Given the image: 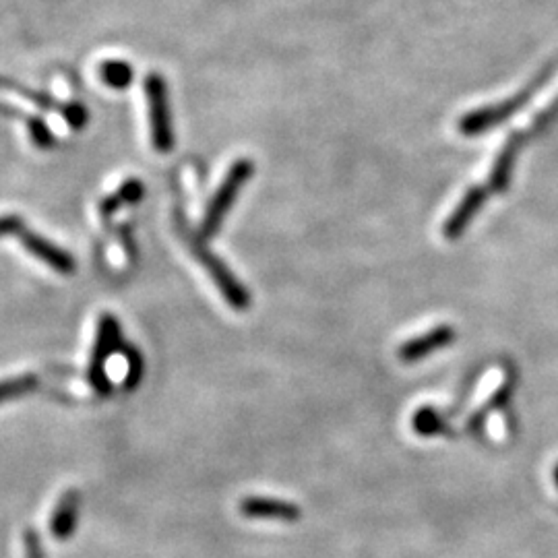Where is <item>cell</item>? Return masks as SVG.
Listing matches in <instances>:
<instances>
[{
  "mask_svg": "<svg viewBox=\"0 0 558 558\" xmlns=\"http://www.w3.org/2000/svg\"><path fill=\"white\" fill-rule=\"evenodd\" d=\"M0 89L11 91L13 96H19V98L31 102V104L38 106V108L58 112L62 118H65V120L71 124L73 129H83V127H85L87 112H85V108L79 106V104H60V102L52 100L50 96H46V93H40V91L29 89V87H23V85H19L17 81L7 79V77H0Z\"/></svg>",
  "mask_w": 558,
  "mask_h": 558,
  "instance_id": "ba28073f",
  "label": "cell"
},
{
  "mask_svg": "<svg viewBox=\"0 0 558 558\" xmlns=\"http://www.w3.org/2000/svg\"><path fill=\"white\" fill-rule=\"evenodd\" d=\"M120 344V331L118 323L112 315H102L96 331V341H93V352L89 360V383L100 395H106L110 391V383L104 372L108 356L118 348Z\"/></svg>",
  "mask_w": 558,
  "mask_h": 558,
  "instance_id": "277c9868",
  "label": "cell"
},
{
  "mask_svg": "<svg viewBox=\"0 0 558 558\" xmlns=\"http://www.w3.org/2000/svg\"><path fill=\"white\" fill-rule=\"evenodd\" d=\"M100 77L102 81L112 87V89H124L129 87L133 81V69L129 62L122 60H106L100 67Z\"/></svg>",
  "mask_w": 558,
  "mask_h": 558,
  "instance_id": "9a60e30c",
  "label": "cell"
},
{
  "mask_svg": "<svg viewBox=\"0 0 558 558\" xmlns=\"http://www.w3.org/2000/svg\"><path fill=\"white\" fill-rule=\"evenodd\" d=\"M191 248H193L195 257L201 261V265L209 271L213 284L220 288V292L228 300V304L236 310H246L248 304H251V294H248V290L238 282L234 273L224 265V261H220L213 253H209L207 248L197 240H191Z\"/></svg>",
  "mask_w": 558,
  "mask_h": 558,
  "instance_id": "5b68a950",
  "label": "cell"
},
{
  "mask_svg": "<svg viewBox=\"0 0 558 558\" xmlns=\"http://www.w3.org/2000/svg\"><path fill=\"white\" fill-rule=\"evenodd\" d=\"M23 558H44V548L34 530L23 532Z\"/></svg>",
  "mask_w": 558,
  "mask_h": 558,
  "instance_id": "ac0fdd59",
  "label": "cell"
},
{
  "mask_svg": "<svg viewBox=\"0 0 558 558\" xmlns=\"http://www.w3.org/2000/svg\"><path fill=\"white\" fill-rule=\"evenodd\" d=\"M21 242H23V248H27V251H29V255H34L40 263H44L52 271L69 275L77 269L75 259L67 251H62L60 246H54L50 240H46V238H42L34 232L23 230L21 232Z\"/></svg>",
  "mask_w": 558,
  "mask_h": 558,
  "instance_id": "8fae6325",
  "label": "cell"
},
{
  "mask_svg": "<svg viewBox=\"0 0 558 558\" xmlns=\"http://www.w3.org/2000/svg\"><path fill=\"white\" fill-rule=\"evenodd\" d=\"M455 339H457V331L451 325H437L426 333H420L408 341H403L397 350V358L403 364H416L434 352L449 348Z\"/></svg>",
  "mask_w": 558,
  "mask_h": 558,
  "instance_id": "52a82bcc",
  "label": "cell"
},
{
  "mask_svg": "<svg viewBox=\"0 0 558 558\" xmlns=\"http://www.w3.org/2000/svg\"><path fill=\"white\" fill-rule=\"evenodd\" d=\"M38 383L40 381L36 375H19L13 379H3L0 381V403L29 395L31 391L38 389Z\"/></svg>",
  "mask_w": 558,
  "mask_h": 558,
  "instance_id": "2e32d148",
  "label": "cell"
},
{
  "mask_svg": "<svg viewBox=\"0 0 558 558\" xmlns=\"http://www.w3.org/2000/svg\"><path fill=\"white\" fill-rule=\"evenodd\" d=\"M240 513L248 519H275L294 523L302 517V509L296 503L284 499H269V496H246L238 505Z\"/></svg>",
  "mask_w": 558,
  "mask_h": 558,
  "instance_id": "9c48e42d",
  "label": "cell"
},
{
  "mask_svg": "<svg viewBox=\"0 0 558 558\" xmlns=\"http://www.w3.org/2000/svg\"><path fill=\"white\" fill-rule=\"evenodd\" d=\"M488 189L482 184L472 186V189L461 197V201L457 203V207L453 209V213L447 217L445 224H443V236L447 240H455L459 238L465 228L470 226V222L476 217V213L482 209L484 201L488 199Z\"/></svg>",
  "mask_w": 558,
  "mask_h": 558,
  "instance_id": "30bf717a",
  "label": "cell"
},
{
  "mask_svg": "<svg viewBox=\"0 0 558 558\" xmlns=\"http://www.w3.org/2000/svg\"><path fill=\"white\" fill-rule=\"evenodd\" d=\"M513 385H515L513 372L507 368L501 370V375H496V381L490 383V387L480 397L478 406L470 414L468 422H465V428H468L470 432H480L486 426V420L490 414L505 410V406L511 399V393H513Z\"/></svg>",
  "mask_w": 558,
  "mask_h": 558,
  "instance_id": "8992f818",
  "label": "cell"
},
{
  "mask_svg": "<svg viewBox=\"0 0 558 558\" xmlns=\"http://www.w3.org/2000/svg\"><path fill=\"white\" fill-rule=\"evenodd\" d=\"M21 232H23V222L19 215H0V236L21 234Z\"/></svg>",
  "mask_w": 558,
  "mask_h": 558,
  "instance_id": "d6986e66",
  "label": "cell"
},
{
  "mask_svg": "<svg viewBox=\"0 0 558 558\" xmlns=\"http://www.w3.org/2000/svg\"><path fill=\"white\" fill-rule=\"evenodd\" d=\"M412 426L422 437H445L451 432L445 416L434 408H420L412 418Z\"/></svg>",
  "mask_w": 558,
  "mask_h": 558,
  "instance_id": "4fadbf2b",
  "label": "cell"
},
{
  "mask_svg": "<svg viewBox=\"0 0 558 558\" xmlns=\"http://www.w3.org/2000/svg\"><path fill=\"white\" fill-rule=\"evenodd\" d=\"M255 172V164L248 160V158H242V160H236L224 182L217 186V191L215 195L211 197L209 205H207V211H205V217H203V224H201V232L205 238H211L213 234H217V230H220L222 222L226 220V215L230 211V207L234 205L238 193L242 191V186L251 180Z\"/></svg>",
  "mask_w": 558,
  "mask_h": 558,
  "instance_id": "6da1fadb",
  "label": "cell"
},
{
  "mask_svg": "<svg viewBox=\"0 0 558 558\" xmlns=\"http://www.w3.org/2000/svg\"><path fill=\"white\" fill-rule=\"evenodd\" d=\"M542 79L544 77H538L534 83L527 85L523 91L515 93V96L511 100H505V102H499V104H492V106H486V108H480L476 112H470V114H465L461 120H459V131L465 135V137H476V135H482L494 127H499L501 122H505L507 118H511L515 112H519L527 102H530L534 98V93L540 89L542 85Z\"/></svg>",
  "mask_w": 558,
  "mask_h": 558,
  "instance_id": "7a4b0ae2",
  "label": "cell"
},
{
  "mask_svg": "<svg viewBox=\"0 0 558 558\" xmlns=\"http://www.w3.org/2000/svg\"><path fill=\"white\" fill-rule=\"evenodd\" d=\"M23 122L27 124V131H29V137L31 141L36 143V147L40 149H50L52 147V135L50 131L46 129V124L40 120V118H34V116H21Z\"/></svg>",
  "mask_w": 558,
  "mask_h": 558,
  "instance_id": "e0dca14e",
  "label": "cell"
},
{
  "mask_svg": "<svg viewBox=\"0 0 558 558\" xmlns=\"http://www.w3.org/2000/svg\"><path fill=\"white\" fill-rule=\"evenodd\" d=\"M79 509H81V494L79 490L69 488L58 499L50 517V534L56 540H67L73 536V532L77 530Z\"/></svg>",
  "mask_w": 558,
  "mask_h": 558,
  "instance_id": "7c38bea8",
  "label": "cell"
},
{
  "mask_svg": "<svg viewBox=\"0 0 558 558\" xmlns=\"http://www.w3.org/2000/svg\"><path fill=\"white\" fill-rule=\"evenodd\" d=\"M552 478H554V482H556V486H558V463H556V468H554V472H552Z\"/></svg>",
  "mask_w": 558,
  "mask_h": 558,
  "instance_id": "ffe728a7",
  "label": "cell"
},
{
  "mask_svg": "<svg viewBox=\"0 0 558 558\" xmlns=\"http://www.w3.org/2000/svg\"><path fill=\"white\" fill-rule=\"evenodd\" d=\"M141 197H143V184L139 180L131 178L124 182L118 191H114L100 203V213H102V217H110L120 205L137 203V201H141Z\"/></svg>",
  "mask_w": 558,
  "mask_h": 558,
  "instance_id": "5bb4252c",
  "label": "cell"
},
{
  "mask_svg": "<svg viewBox=\"0 0 558 558\" xmlns=\"http://www.w3.org/2000/svg\"><path fill=\"white\" fill-rule=\"evenodd\" d=\"M145 96H147L153 149L158 153H168L174 149V131H172V118L168 110V89L162 75L151 73L145 79Z\"/></svg>",
  "mask_w": 558,
  "mask_h": 558,
  "instance_id": "3957f363",
  "label": "cell"
}]
</instances>
